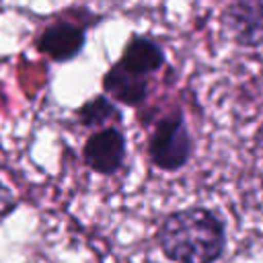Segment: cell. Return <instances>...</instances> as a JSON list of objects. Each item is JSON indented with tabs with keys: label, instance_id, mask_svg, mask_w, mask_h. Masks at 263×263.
Returning a JSON list of instances; mask_svg holds the SVG:
<instances>
[{
	"label": "cell",
	"instance_id": "52a82bcc",
	"mask_svg": "<svg viewBox=\"0 0 263 263\" xmlns=\"http://www.w3.org/2000/svg\"><path fill=\"white\" fill-rule=\"evenodd\" d=\"M74 121L82 129L95 132L107 125H123V111L105 92H97L74 109Z\"/></svg>",
	"mask_w": 263,
	"mask_h": 263
},
{
	"label": "cell",
	"instance_id": "ba28073f",
	"mask_svg": "<svg viewBox=\"0 0 263 263\" xmlns=\"http://www.w3.org/2000/svg\"><path fill=\"white\" fill-rule=\"evenodd\" d=\"M18 205H21V199H18V195L14 193V189L8 187V185L0 179V222L6 220V218H10V216L18 210Z\"/></svg>",
	"mask_w": 263,
	"mask_h": 263
},
{
	"label": "cell",
	"instance_id": "277c9868",
	"mask_svg": "<svg viewBox=\"0 0 263 263\" xmlns=\"http://www.w3.org/2000/svg\"><path fill=\"white\" fill-rule=\"evenodd\" d=\"M195 152V140L187 125L183 107L173 105L162 111L146 138V156L148 162L162 173L183 171Z\"/></svg>",
	"mask_w": 263,
	"mask_h": 263
},
{
	"label": "cell",
	"instance_id": "5b68a950",
	"mask_svg": "<svg viewBox=\"0 0 263 263\" xmlns=\"http://www.w3.org/2000/svg\"><path fill=\"white\" fill-rule=\"evenodd\" d=\"M82 162L101 177H115L127 160V140L121 125H107L86 136L82 144Z\"/></svg>",
	"mask_w": 263,
	"mask_h": 263
},
{
	"label": "cell",
	"instance_id": "8992f818",
	"mask_svg": "<svg viewBox=\"0 0 263 263\" xmlns=\"http://www.w3.org/2000/svg\"><path fill=\"white\" fill-rule=\"evenodd\" d=\"M220 18L236 47H263V0H226Z\"/></svg>",
	"mask_w": 263,
	"mask_h": 263
},
{
	"label": "cell",
	"instance_id": "7a4b0ae2",
	"mask_svg": "<svg viewBox=\"0 0 263 263\" xmlns=\"http://www.w3.org/2000/svg\"><path fill=\"white\" fill-rule=\"evenodd\" d=\"M164 66V45L150 33H132L119 58L101 76V88L117 105L138 109L148 101L152 80Z\"/></svg>",
	"mask_w": 263,
	"mask_h": 263
},
{
	"label": "cell",
	"instance_id": "3957f363",
	"mask_svg": "<svg viewBox=\"0 0 263 263\" xmlns=\"http://www.w3.org/2000/svg\"><path fill=\"white\" fill-rule=\"evenodd\" d=\"M101 21L103 16L90 12L86 6L60 10L39 27L33 37V47L53 64L74 62L86 47L88 31Z\"/></svg>",
	"mask_w": 263,
	"mask_h": 263
},
{
	"label": "cell",
	"instance_id": "6da1fadb",
	"mask_svg": "<svg viewBox=\"0 0 263 263\" xmlns=\"http://www.w3.org/2000/svg\"><path fill=\"white\" fill-rule=\"evenodd\" d=\"M154 240L171 263H218L228 247V226L218 210L189 205L168 212L160 220Z\"/></svg>",
	"mask_w": 263,
	"mask_h": 263
}]
</instances>
